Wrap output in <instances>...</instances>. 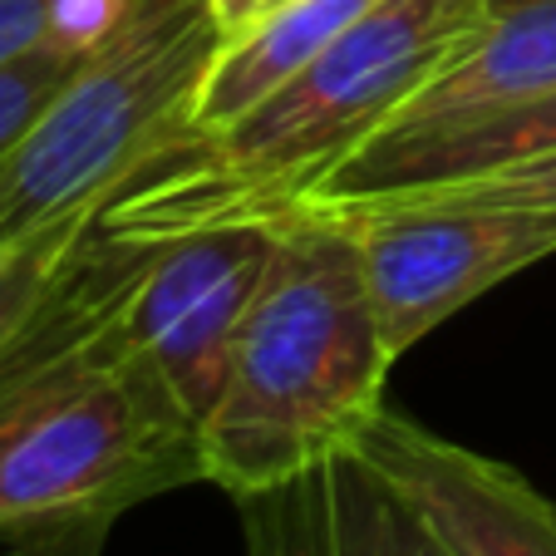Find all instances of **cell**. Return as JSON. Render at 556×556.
<instances>
[{"label":"cell","instance_id":"cell-4","mask_svg":"<svg viewBox=\"0 0 556 556\" xmlns=\"http://www.w3.org/2000/svg\"><path fill=\"white\" fill-rule=\"evenodd\" d=\"M222 40L212 0H134L0 163V247L94 227L163 148L192 134Z\"/></svg>","mask_w":556,"mask_h":556},{"label":"cell","instance_id":"cell-12","mask_svg":"<svg viewBox=\"0 0 556 556\" xmlns=\"http://www.w3.org/2000/svg\"><path fill=\"white\" fill-rule=\"evenodd\" d=\"M85 54L89 50H74V45H60L54 35H45L40 45H30L25 54L0 64V163L11 157V148L40 118V109L54 99V89L79 70Z\"/></svg>","mask_w":556,"mask_h":556},{"label":"cell","instance_id":"cell-11","mask_svg":"<svg viewBox=\"0 0 556 556\" xmlns=\"http://www.w3.org/2000/svg\"><path fill=\"white\" fill-rule=\"evenodd\" d=\"M375 5L379 0H271L256 21L222 40L192 104V134L222 128L256 109Z\"/></svg>","mask_w":556,"mask_h":556},{"label":"cell","instance_id":"cell-1","mask_svg":"<svg viewBox=\"0 0 556 556\" xmlns=\"http://www.w3.org/2000/svg\"><path fill=\"white\" fill-rule=\"evenodd\" d=\"M157 242L94 227L0 355V532L89 556L109 522L202 472V429L124 326Z\"/></svg>","mask_w":556,"mask_h":556},{"label":"cell","instance_id":"cell-13","mask_svg":"<svg viewBox=\"0 0 556 556\" xmlns=\"http://www.w3.org/2000/svg\"><path fill=\"white\" fill-rule=\"evenodd\" d=\"M85 231L50 237V242L0 247V355L21 336V326L35 315V305L45 301V291L54 286V276H60V266H64V256L74 252V242H79Z\"/></svg>","mask_w":556,"mask_h":556},{"label":"cell","instance_id":"cell-2","mask_svg":"<svg viewBox=\"0 0 556 556\" xmlns=\"http://www.w3.org/2000/svg\"><path fill=\"white\" fill-rule=\"evenodd\" d=\"M497 0H379L281 89L222 128L182 134L104 207L114 237L262 222L379 134L414 89L458 60Z\"/></svg>","mask_w":556,"mask_h":556},{"label":"cell","instance_id":"cell-7","mask_svg":"<svg viewBox=\"0 0 556 556\" xmlns=\"http://www.w3.org/2000/svg\"><path fill=\"white\" fill-rule=\"evenodd\" d=\"M350 448L453 556H556V503L507 463L389 409L369 414Z\"/></svg>","mask_w":556,"mask_h":556},{"label":"cell","instance_id":"cell-3","mask_svg":"<svg viewBox=\"0 0 556 556\" xmlns=\"http://www.w3.org/2000/svg\"><path fill=\"white\" fill-rule=\"evenodd\" d=\"M276 256L202 424V472L247 497L350 448L394 369L359 247L340 222L271 217Z\"/></svg>","mask_w":556,"mask_h":556},{"label":"cell","instance_id":"cell-5","mask_svg":"<svg viewBox=\"0 0 556 556\" xmlns=\"http://www.w3.org/2000/svg\"><path fill=\"white\" fill-rule=\"evenodd\" d=\"M326 217L355 237L389 355L400 359L472 295L556 252V207L439 198H365L291 207L276 217ZM271 222V217H266Z\"/></svg>","mask_w":556,"mask_h":556},{"label":"cell","instance_id":"cell-10","mask_svg":"<svg viewBox=\"0 0 556 556\" xmlns=\"http://www.w3.org/2000/svg\"><path fill=\"white\" fill-rule=\"evenodd\" d=\"M556 89V0H497L472 45L404 99L384 134H419L532 104Z\"/></svg>","mask_w":556,"mask_h":556},{"label":"cell","instance_id":"cell-9","mask_svg":"<svg viewBox=\"0 0 556 556\" xmlns=\"http://www.w3.org/2000/svg\"><path fill=\"white\" fill-rule=\"evenodd\" d=\"M546 153H556V89L532 99V104L503 109V114H488V118H468V124H439V128H419V134L369 138L355 153L340 157L315 188H305L301 198L276 212L439 188V182L483 178V173L513 168V163L546 157Z\"/></svg>","mask_w":556,"mask_h":556},{"label":"cell","instance_id":"cell-15","mask_svg":"<svg viewBox=\"0 0 556 556\" xmlns=\"http://www.w3.org/2000/svg\"><path fill=\"white\" fill-rule=\"evenodd\" d=\"M50 35V0H0V64Z\"/></svg>","mask_w":556,"mask_h":556},{"label":"cell","instance_id":"cell-16","mask_svg":"<svg viewBox=\"0 0 556 556\" xmlns=\"http://www.w3.org/2000/svg\"><path fill=\"white\" fill-rule=\"evenodd\" d=\"M271 0H212V11H217V21H222V30H242L247 21H256V15L266 11Z\"/></svg>","mask_w":556,"mask_h":556},{"label":"cell","instance_id":"cell-8","mask_svg":"<svg viewBox=\"0 0 556 556\" xmlns=\"http://www.w3.org/2000/svg\"><path fill=\"white\" fill-rule=\"evenodd\" d=\"M237 513L247 556H453L355 448L237 497Z\"/></svg>","mask_w":556,"mask_h":556},{"label":"cell","instance_id":"cell-14","mask_svg":"<svg viewBox=\"0 0 556 556\" xmlns=\"http://www.w3.org/2000/svg\"><path fill=\"white\" fill-rule=\"evenodd\" d=\"M389 198H439V202H503V207H556V153L527 157L513 168L483 173V178H458L439 182V188H414V192H389ZM365 202V198H359ZM330 207V202H315Z\"/></svg>","mask_w":556,"mask_h":556},{"label":"cell","instance_id":"cell-6","mask_svg":"<svg viewBox=\"0 0 556 556\" xmlns=\"http://www.w3.org/2000/svg\"><path fill=\"white\" fill-rule=\"evenodd\" d=\"M276 256L271 222H227L163 237L124 305V326L148 365L168 379L192 424H207L231 369L266 266Z\"/></svg>","mask_w":556,"mask_h":556}]
</instances>
